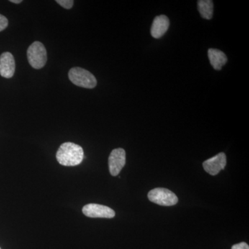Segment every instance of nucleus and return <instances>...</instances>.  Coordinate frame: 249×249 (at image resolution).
I'll return each instance as SVG.
<instances>
[{"label": "nucleus", "instance_id": "f257e3e1", "mask_svg": "<svg viewBox=\"0 0 249 249\" xmlns=\"http://www.w3.org/2000/svg\"><path fill=\"white\" fill-rule=\"evenodd\" d=\"M56 159L60 165L76 166L84 159V151L79 145L71 142L62 143L56 153Z\"/></svg>", "mask_w": 249, "mask_h": 249}, {"label": "nucleus", "instance_id": "f03ea898", "mask_svg": "<svg viewBox=\"0 0 249 249\" xmlns=\"http://www.w3.org/2000/svg\"><path fill=\"white\" fill-rule=\"evenodd\" d=\"M69 78L76 86L87 89H93L97 85V80L92 73L80 67L71 69L69 72Z\"/></svg>", "mask_w": 249, "mask_h": 249}, {"label": "nucleus", "instance_id": "7ed1b4c3", "mask_svg": "<svg viewBox=\"0 0 249 249\" xmlns=\"http://www.w3.org/2000/svg\"><path fill=\"white\" fill-rule=\"evenodd\" d=\"M28 61L33 68L40 70L45 67L47 60V50L42 42L36 41L27 50Z\"/></svg>", "mask_w": 249, "mask_h": 249}, {"label": "nucleus", "instance_id": "20e7f679", "mask_svg": "<svg viewBox=\"0 0 249 249\" xmlns=\"http://www.w3.org/2000/svg\"><path fill=\"white\" fill-rule=\"evenodd\" d=\"M147 196L152 203L160 206H174L178 202V198L176 195L166 188H155L149 192Z\"/></svg>", "mask_w": 249, "mask_h": 249}, {"label": "nucleus", "instance_id": "39448f33", "mask_svg": "<svg viewBox=\"0 0 249 249\" xmlns=\"http://www.w3.org/2000/svg\"><path fill=\"white\" fill-rule=\"evenodd\" d=\"M125 151L123 148H116L111 151L109 157V173L112 176H117L125 165Z\"/></svg>", "mask_w": 249, "mask_h": 249}, {"label": "nucleus", "instance_id": "423d86ee", "mask_svg": "<svg viewBox=\"0 0 249 249\" xmlns=\"http://www.w3.org/2000/svg\"><path fill=\"white\" fill-rule=\"evenodd\" d=\"M83 213L87 217L91 218H113L115 217L114 210L103 205L89 204L83 208Z\"/></svg>", "mask_w": 249, "mask_h": 249}, {"label": "nucleus", "instance_id": "0eeeda50", "mask_svg": "<svg viewBox=\"0 0 249 249\" xmlns=\"http://www.w3.org/2000/svg\"><path fill=\"white\" fill-rule=\"evenodd\" d=\"M226 164H227V157L225 154L220 152L212 158L204 161L203 167L206 173L214 176L221 170L224 169Z\"/></svg>", "mask_w": 249, "mask_h": 249}, {"label": "nucleus", "instance_id": "6e6552de", "mask_svg": "<svg viewBox=\"0 0 249 249\" xmlns=\"http://www.w3.org/2000/svg\"><path fill=\"white\" fill-rule=\"evenodd\" d=\"M16 62L14 55L9 52H4L0 56V75L6 78L14 76Z\"/></svg>", "mask_w": 249, "mask_h": 249}, {"label": "nucleus", "instance_id": "1a4fd4ad", "mask_svg": "<svg viewBox=\"0 0 249 249\" xmlns=\"http://www.w3.org/2000/svg\"><path fill=\"white\" fill-rule=\"evenodd\" d=\"M170 26V21L167 16L160 15L154 19L151 27V35L156 39L160 38L168 31Z\"/></svg>", "mask_w": 249, "mask_h": 249}, {"label": "nucleus", "instance_id": "9d476101", "mask_svg": "<svg viewBox=\"0 0 249 249\" xmlns=\"http://www.w3.org/2000/svg\"><path fill=\"white\" fill-rule=\"evenodd\" d=\"M208 55L211 65L215 70H222V67L227 62V55L219 49H210Z\"/></svg>", "mask_w": 249, "mask_h": 249}, {"label": "nucleus", "instance_id": "9b49d317", "mask_svg": "<svg viewBox=\"0 0 249 249\" xmlns=\"http://www.w3.org/2000/svg\"><path fill=\"white\" fill-rule=\"evenodd\" d=\"M198 11L201 18L211 19L213 15V1L211 0H199L197 1Z\"/></svg>", "mask_w": 249, "mask_h": 249}, {"label": "nucleus", "instance_id": "f8f14e48", "mask_svg": "<svg viewBox=\"0 0 249 249\" xmlns=\"http://www.w3.org/2000/svg\"><path fill=\"white\" fill-rule=\"evenodd\" d=\"M56 2L66 9H71L74 1L73 0H57Z\"/></svg>", "mask_w": 249, "mask_h": 249}, {"label": "nucleus", "instance_id": "ddd939ff", "mask_svg": "<svg viewBox=\"0 0 249 249\" xmlns=\"http://www.w3.org/2000/svg\"><path fill=\"white\" fill-rule=\"evenodd\" d=\"M8 24H9V21L7 18L0 14V32L4 31L8 27Z\"/></svg>", "mask_w": 249, "mask_h": 249}, {"label": "nucleus", "instance_id": "4468645a", "mask_svg": "<svg viewBox=\"0 0 249 249\" xmlns=\"http://www.w3.org/2000/svg\"><path fill=\"white\" fill-rule=\"evenodd\" d=\"M231 249H249V247L248 244L246 242H240L232 246Z\"/></svg>", "mask_w": 249, "mask_h": 249}, {"label": "nucleus", "instance_id": "2eb2a0df", "mask_svg": "<svg viewBox=\"0 0 249 249\" xmlns=\"http://www.w3.org/2000/svg\"><path fill=\"white\" fill-rule=\"evenodd\" d=\"M11 2L15 3V4H19L22 2V0H11Z\"/></svg>", "mask_w": 249, "mask_h": 249}, {"label": "nucleus", "instance_id": "dca6fc26", "mask_svg": "<svg viewBox=\"0 0 249 249\" xmlns=\"http://www.w3.org/2000/svg\"><path fill=\"white\" fill-rule=\"evenodd\" d=\"M0 249H1V248H0Z\"/></svg>", "mask_w": 249, "mask_h": 249}]
</instances>
